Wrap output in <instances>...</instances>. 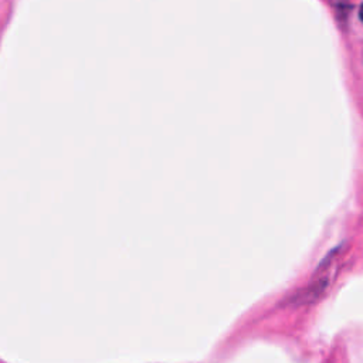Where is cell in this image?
<instances>
[{
    "mask_svg": "<svg viewBox=\"0 0 363 363\" xmlns=\"http://www.w3.org/2000/svg\"><path fill=\"white\" fill-rule=\"evenodd\" d=\"M329 285V278L326 274L318 277L313 282H311V285L308 288H305L302 292H299L296 296H295V301L296 303H311L313 302L316 298H319L323 291L328 288Z\"/></svg>",
    "mask_w": 363,
    "mask_h": 363,
    "instance_id": "6da1fadb",
    "label": "cell"
},
{
    "mask_svg": "<svg viewBox=\"0 0 363 363\" xmlns=\"http://www.w3.org/2000/svg\"><path fill=\"white\" fill-rule=\"evenodd\" d=\"M332 4L335 6V7H337V9H343V10H349L350 7H352V4H349L347 3V0H332Z\"/></svg>",
    "mask_w": 363,
    "mask_h": 363,
    "instance_id": "7a4b0ae2",
    "label": "cell"
},
{
    "mask_svg": "<svg viewBox=\"0 0 363 363\" xmlns=\"http://www.w3.org/2000/svg\"><path fill=\"white\" fill-rule=\"evenodd\" d=\"M359 18H360L362 23H363V3H362V6H360V9H359Z\"/></svg>",
    "mask_w": 363,
    "mask_h": 363,
    "instance_id": "3957f363",
    "label": "cell"
}]
</instances>
